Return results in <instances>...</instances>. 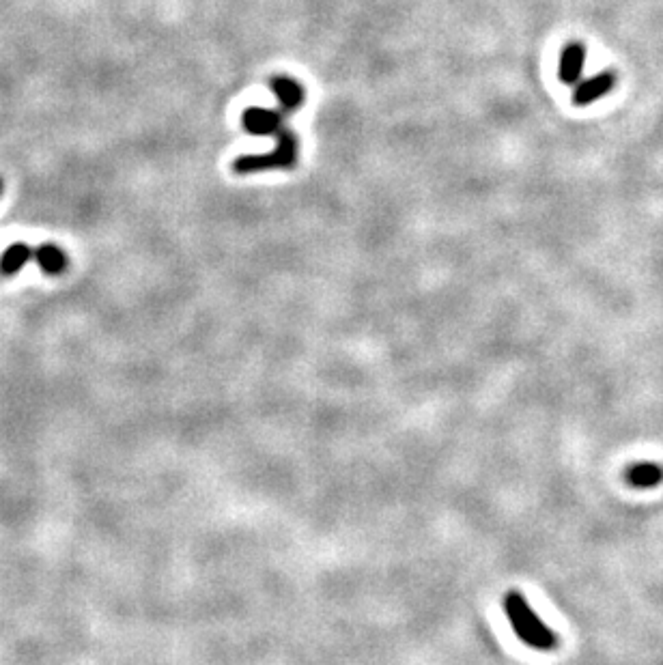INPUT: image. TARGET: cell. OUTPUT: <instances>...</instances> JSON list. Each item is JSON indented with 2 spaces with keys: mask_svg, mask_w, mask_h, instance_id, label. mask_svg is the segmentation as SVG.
<instances>
[{
  "mask_svg": "<svg viewBox=\"0 0 663 665\" xmlns=\"http://www.w3.org/2000/svg\"><path fill=\"white\" fill-rule=\"evenodd\" d=\"M502 610L509 618L515 635L526 646L543 650V653H549L558 646V635L532 610L524 594H519L517 590L506 592L502 597Z\"/></svg>",
  "mask_w": 663,
  "mask_h": 665,
  "instance_id": "1",
  "label": "cell"
},
{
  "mask_svg": "<svg viewBox=\"0 0 663 665\" xmlns=\"http://www.w3.org/2000/svg\"><path fill=\"white\" fill-rule=\"evenodd\" d=\"M278 143L276 149L267 155H242L233 164V171L237 175H252V173H263V171H274V168H291L298 160V138L289 130H282L274 136Z\"/></svg>",
  "mask_w": 663,
  "mask_h": 665,
  "instance_id": "2",
  "label": "cell"
},
{
  "mask_svg": "<svg viewBox=\"0 0 663 665\" xmlns=\"http://www.w3.org/2000/svg\"><path fill=\"white\" fill-rule=\"evenodd\" d=\"M242 125L252 136H276L285 127V121H282L280 112L276 110L248 108L242 115Z\"/></svg>",
  "mask_w": 663,
  "mask_h": 665,
  "instance_id": "3",
  "label": "cell"
},
{
  "mask_svg": "<svg viewBox=\"0 0 663 665\" xmlns=\"http://www.w3.org/2000/svg\"><path fill=\"white\" fill-rule=\"evenodd\" d=\"M616 87V76L612 72H603L599 76H592L575 84L573 91V104L575 106H590L595 104L599 97L610 93Z\"/></svg>",
  "mask_w": 663,
  "mask_h": 665,
  "instance_id": "4",
  "label": "cell"
},
{
  "mask_svg": "<svg viewBox=\"0 0 663 665\" xmlns=\"http://www.w3.org/2000/svg\"><path fill=\"white\" fill-rule=\"evenodd\" d=\"M584 61H586L584 44H580V41H571V44L564 46V50L560 54V67H558L560 82L569 84V87L580 82L582 72H584Z\"/></svg>",
  "mask_w": 663,
  "mask_h": 665,
  "instance_id": "5",
  "label": "cell"
},
{
  "mask_svg": "<svg viewBox=\"0 0 663 665\" xmlns=\"http://www.w3.org/2000/svg\"><path fill=\"white\" fill-rule=\"evenodd\" d=\"M270 89L278 97V104H280L282 112H287V115L304 106V89H302V84H298L293 78L276 76L270 82Z\"/></svg>",
  "mask_w": 663,
  "mask_h": 665,
  "instance_id": "6",
  "label": "cell"
},
{
  "mask_svg": "<svg viewBox=\"0 0 663 665\" xmlns=\"http://www.w3.org/2000/svg\"><path fill=\"white\" fill-rule=\"evenodd\" d=\"M663 480V468L653 461L633 463L627 470V483L636 489H653Z\"/></svg>",
  "mask_w": 663,
  "mask_h": 665,
  "instance_id": "7",
  "label": "cell"
},
{
  "mask_svg": "<svg viewBox=\"0 0 663 665\" xmlns=\"http://www.w3.org/2000/svg\"><path fill=\"white\" fill-rule=\"evenodd\" d=\"M35 261L39 270L48 276H61L67 270V254L54 244H44L35 250Z\"/></svg>",
  "mask_w": 663,
  "mask_h": 665,
  "instance_id": "8",
  "label": "cell"
},
{
  "mask_svg": "<svg viewBox=\"0 0 663 665\" xmlns=\"http://www.w3.org/2000/svg\"><path fill=\"white\" fill-rule=\"evenodd\" d=\"M35 257L33 250L26 244H11L3 257H0V274L3 276H16L22 267Z\"/></svg>",
  "mask_w": 663,
  "mask_h": 665,
  "instance_id": "9",
  "label": "cell"
},
{
  "mask_svg": "<svg viewBox=\"0 0 663 665\" xmlns=\"http://www.w3.org/2000/svg\"><path fill=\"white\" fill-rule=\"evenodd\" d=\"M0 194H3V181H0Z\"/></svg>",
  "mask_w": 663,
  "mask_h": 665,
  "instance_id": "10",
  "label": "cell"
}]
</instances>
